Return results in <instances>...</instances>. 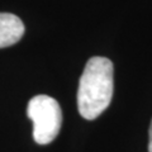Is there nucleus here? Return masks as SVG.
<instances>
[{
	"label": "nucleus",
	"instance_id": "nucleus-3",
	"mask_svg": "<svg viewBox=\"0 0 152 152\" xmlns=\"http://www.w3.org/2000/svg\"><path fill=\"white\" fill-rule=\"evenodd\" d=\"M24 34V24L19 17L10 13H0V48L15 45Z\"/></svg>",
	"mask_w": 152,
	"mask_h": 152
},
{
	"label": "nucleus",
	"instance_id": "nucleus-2",
	"mask_svg": "<svg viewBox=\"0 0 152 152\" xmlns=\"http://www.w3.org/2000/svg\"><path fill=\"white\" fill-rule=\"evenodd\" d=\"M27 114L33 122V138L38 145L51 143L60 133L62 112L53 98L36 95L28 103Z\"/></svg>",
	"mask_w": 152,
	"mask_h": 152
},
{
	"label": "nucleus",
	"instance_id": "nucleus-4",
	"mask_svg": "<svg viewBox=\"0 0 152 152\" xmlns=\"http://www.w3.org/2000/svg\"><path fill=\"white\" fill-rule=\"evenodd\" d=\"M148 134H150V140H148V152H152V121H151V126H150Z\"/></svg>",
	"mask_w": 152,
	"mask_h": 152
},
{
	"label": "nucleus",
	"instance_id": "nucleus-1",
	"mask_svg": "<svg viewBox=\"0 0 152 152\" xmlns=\"http://www.w3.org/2000/svg\"><path fill=\"white\" fill-rule=\"evenodd\" d=\"M113 64L107 57H91L85 65L77 90V109L83 118L94 121L113 98Z\"/></svg>",
	"mask_w": 152,
	"mask_h": 152
}]
</instances>
